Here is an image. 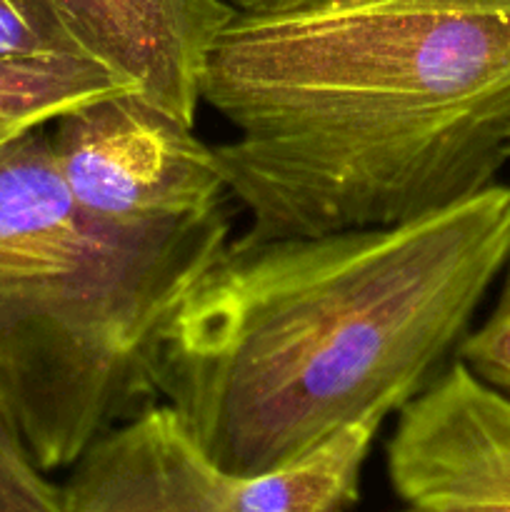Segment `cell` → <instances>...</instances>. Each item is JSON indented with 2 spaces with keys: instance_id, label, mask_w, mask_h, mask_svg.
<instances>
[{
  "instance_id": "1",
  "label": "cell",
  "mask_w": 510,
  "mask_h": 512,
  "mask_svg": "<svg viewBox=\"0 0 510 512\" xmlns=\"http://www.w3.org/2000/svg\"><path fill=\"white\" fill-rule=\"evenodd\" d=\"M203 103L245 238L405 223L495 183L510 143V0H310L235 13Z\"/></svg>"
},
{
  "instance_id": "2",
  "label": "cell",
  "mask_w": 510,
  "mask_h": 512,
  "mask_svg": "<svg viewBox=\"0 0 510 512\" xmlns=\"http://www.w3.org/2000/svg\"><path fill=\"white\" fill-rule=\"evenodd\" d=\"M510 260V185L420 218L228 240L175 310L160 400L228 478L398 413L458 350Z\"/></svg>"
},
{
  "instance_id": "3",
  "label": "cell",
  "mask_w": 510,
  "mask_h": 512,
  "mask_svg": "<svg viewBox=\"0 0 510 512\" xmlns=\"http://www.w3.org/2000/svg\"><path fill=\"white\" fill-rule=\"evenodd\" d=\"M48 135L70 195L108 223H185L230 198L213 145L138 93L80 105Z\"/></svg>"
},
{
  "instance_id": "4",
  "label": "cell",
  "mask_w": 510,
  "mask_h": 512,
  "mask_svg": "<svg viewBox=\"0 0 510 512\" xmlns=\"http://www.w3.org/2000/svg\"><path fill=\"white\" fill-rule=\"evenodd\" d=\"M385 463L413 512H510V395L450 360L398 410Z\"/></svg>"
},
{
  "instance_id": "5",
  "label": "cell",
  "mask_w": 510,
  "mask_h": 512,
  "mask_svg": "<svg viewBox=\"0 0 510 512\" xmlns=\"http://www.w3.org/2000/svg\"><path fill=\"white\" fill-rule=\"evenodd\" d=\"M53 5L85 58L195 128L210 48L235 18L225 0H53Z\"/></svg>"
},
{
  "instance_id": "6",
  "label": "cell",
  "mask_w": 510,
  "mask_h": 512,
  "mask_svg": "<svg viewBox=\"0 0 510 512\" xmlns=\"http://www.w3.org/2000/svg\"><path fill=\"white\" fill-rule=\"evenodd\" d=\"M63 512H235L228 475L168 403L95 440L63 485Z\"/></svg>"
},
{
  "instance_id": "7",
  "label": "cell",
  "mask_w": 510,
  "mask_h": 512,
  "mask_svg": "<svg viewBox=\"0 0 510 512\" xmlns=\"http://www.w3.org/2000/svg\"><path fill=\"white\" fill-rule=\"evenodd\" d=\"M393 413L388 405L368 410L278 468L228 478L235 512H350L375 438Z\"/></svg>"
},
{
  "instance_id": "8",
  "label": "cell",
  "mask_w": 510,
  "mask_h": 512,
  "mask_svg": "<svg viewBox=\"0 0 510 512\" xmlns=\"http://www.w3.org/2000/svg\"><path fill=\"white\" fill-rule=\"evenodd\" d=\"M115 93L138 88L90 60L0 58V150Z\"/></svg>"
},
{
  "instance_id": "9",
  "label": "cell",
  "mask_w": 510,
  "mask_h": 512,
  "mask_svg": "<svg viewBox=\"0 0 510 512\" xmlns=\"http://www.w3.org/2000/svg\"><path fill=\"white\" fill-rule=\"evenodd\" d=\"M0 58L88 60L53 0H0Z\"/></svg>"
},
{
  "instance_id": "10",
  "label": "cell",
  "mask_w": 510,
  "mask_h": 512,
  "mask_svg": "<svg viewBox=\"0 0 510 512\" xmlns=\"http://www.w3.org/2000/svg\"><path fill=\"white\" fill-rule=\"evenodd\" d=\"M0 512H63V485H55L40 468L3 400H0Z\"/></svg>"
},
{
  "instance_id": "11",
  "label": "cell",
  "mask_w": 510,
  "mask_h": 512,
  "mask_svg": "<svg viewBox=\"0 0 510 512\" xmlns=\"http://www.w3.org/2000/svg\"><path fill=\"white\" fill-rule=\"evenodd\" d=\"M498 300L488 318L470 328L455 358L463 360L480 380L510 395V260L503 270Z\"/></svg>"
},
{
  "instance_id": "12",
  "label": "cell",
  "mask_w": 510,
  "mask_h": 512,
  "mask_svg": "<svg viewBox=\"0 0 510 512\" xmlns=\"http://www.w3.org/2000/svg\"><path fill=\"white\" fill-rule=\"evenodd\" d=\"M235 13H278V10L298 8V5L310 3V0H225Z\"/></svg>"
},
{
  "instance_id": "13",
  "label": "cell",
  "mask_w": 510,
  "mask_h": 512,
  "mask_svg": "<svg viewBox=\"0 0 510 512\" xmlns=\"http://www.w3.org/2000/svg\"><path fill=\"white\" fill-rule=\"evenodd\" d=\"M508 160H510V143H508Z\"/></svg>"
},
{
  "instance_id": "14",
  "label": "cell",
  "mask_w": 510,
  "mask_h": 512,
  "mask_svg": "<svg viewBox=\"0 0 510 512\" xmlns=\"http://www.w3.org/2000/svg\"><path fill=\"white\" fill-rule=\"evenodd\" d=\"M400 512H413V510H408V508H405V510H400Z\"/></svg>"
}]
</instances>
